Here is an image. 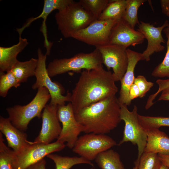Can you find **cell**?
I'll use <instances>...</instances> for the list:
<instances>
[{"instance_id": "1", "label": "cell", "mask_w": 169, "mask_h": 169, "mask_svg": "<svg viewBox=\"0 0 169 169\" xmlns=\"http://www.w3.org/2000/svg\"><path fill=\"white\" fill-rule=\"evenodd\" d=\"M113 73L103 66L83 70L71 94L74 114L94 103L114 96L118 91Z\"/></svg>"}, {"instance_id": "2", "label": "cell", "mask_w": 169, "mask_h": 169, "mask_svg": "<svg viewBox=\"0 0 169 169\" xmlns=\"http://www.w3.org/2000/svg\"><path fill=\"white\" fill-rule=\"evenodd\" d=\"M118 99L113 96L92 104L74 114L83 132L105 134L116 128L121 120Z\"/></svg>"}, {"instance_id": "3", "label": "cell", "mask_w": 169, "mask_h": 169, "mask_svg": "<svg viewBox=\"0 0 169 169\" xmlns=\"http://www.w3.org/2000/svg\"><path fill=\"white\" fill-rule=\"evenodd\" d=\"M38 89L34 97L28 104L24 105H17L6 109L12 124L21 131L27 130L30 121L34 118H41L42 110L51 99L49 93L45 87Z\"/></svg>"}, {"instance_id": "4", "label": "cell", "mask_w": 169, "mask_h": 169, "mask_svg": "<svg viewBox=\"0 0 169 169\" xmlns=\"http://www.w3.org/2000/svg\"><path fill=\"white\" fill-rule=\"evenodd\" d=\"M54 17L58 29L65 38H71L97 19L79 2H74L58 11Z\"/></svg>"}, {"instance_id": "5", "label": "cell", "mask_w": 169, "mask_h": 169, "mask_svg": "<svg viewBox=\"0 0 169 169\" xmlns=\"http://www.w3.org/2000/svg\"><path fill=\"white\" fill-rule=\"evenodd\" d=\"M102 64L101 55L95 48L90 53H79L69 58L54 59L49 63L47 69L51 78L71 71L77 72L82 69L97 68Z\"/></svg>"}, {"instance_id": "6", "label": "cell", "mask_w": 169, "mask_h": 169, "mask_svg": "<svg viewBox=\"0 0 169 169\" xmlns=\"http://www.w3.org/2000/svg\"><path fill=\"white\" fill-rule=\"evenodd\" d=\"M120 104V118L124 121L125 127L122 139L117 144L130 141L138 147V156L135 163L139 164L140 158L144 152L147 140L146 130L139 120L137 108L135 105L131 111H130L125 105Z\"/></svg>"}, {"instance_id": "7", "label": "cell", "mask_w": 169, "mask_h": 169, "mask_svg": "<svg viewBox=\"0 0 169 169\" xmlns=\"http://www.w3.org/2000/svg\"><path fill=\"white\" fill-rule=\"evenodd\" d=\"M37 54L38 63L35 75L36 80L32 86V89L35 90L40 87H45L51 96L50 105H65L66 101L70 102L71 94L68 92L66 95H63L64 90L63 87L59 83L52 81L49 76L46 65L47 55L44 54L39 48Z\"/></svg>"}, {"instance_id": "8", "label": "cell", "mask_w": 169, "mask_h": 169, "mask_svg": "<svg viewBox=\"0 0 169 169\" xmlns=\"http://www.w3.org/2000/svg\"><path fill=\"white\" fill-rule=\"evenodd\" d=\"M116 145L115 141L105 134L89 133L78 138L72 151L91 161L100 153Z\"/></svg>"}, {"instance_id": "9", "label": "cell", "mask_w": 169, "mask_h": 169, "mask_svg": "<svg viewBox=\"0 0 169 169\" xmlns=\"http://www.w3.org/2000/svg\"><path fill=\"white\" fill-rule=\"evenodd\" d=\"M65 146L64 143L56 141L48 144L33 143L18 154L14 152L13 169H26L39 161L49 154L63 150Z\"/></svg>"}, {"instance_id": "10", "label": "cell", "mask_w": 169, "mask_h": 169, "mask_svg": "<svg viewBox=\"0 0 169 169\" xmlns=\"http://www.w3.org/2000/svg\"><path fill=\"white\" fill-rule=\"evenodd\" d=\"M118 20H95L71 38L95 47L108 44L111 30Z\"/></svg>"}, {"instance_id": "11", "label": "cell", "mask_w": 169, "mask_h": 169, "mask_svg": "<svg viewBox=\"0 0 169 169\" xmlns=\"http://www.w3.org/2000/svg\"><path fill=\"white\" fill-rule=\"evenodd\" d=\"M100 52L102 63L108 70L112 68L115 82L121 80L125 74L128 64L126 48L118 45L108 44L95 47Z\"/></svg>"}, {"instance_id": "12", "label": "cell", "mask_w": 169, "mask_h": 169, "mask_svg": "<svg viewBox=\"0 0 169 169\" xmlns=\"http://www.w3.org/2000/svg\"><path fill=\"white\" fill-rule=\"evenodd\" d=\"M57 115L62 127L57 141L64 143L66 142V146L72 149L79 135L83 132V127L76 119L71 103L58 105Z\"/></svg>"}, {"instance_id": "13", "label": "cell", "mask_w": 169, "mask_h": 169, "mask_svg": "<svg viewBox=\"0 0 169 169\" xmlns=\"http://www.w3.org/2000/svg\"><path fill=\"white\" fill-rule=\"evenodd\" d=\"M58 105L47 104L42 114V126L33 143L48 144L58 138L62 127L57 115Z\"/></svg>"}, {"instance_id": "14", "label": "cell", "mask_w": 169, "mask_h": 169, "mask_svg": "<svg viewBox=\"0 0 169 169\" xmlns=\"http://www.w3.org/2000/svg\"><path fill=\"white\" fill-rule=\"evenodd\" d=\"M168 20H166L161 26L156 27L150 23L141 21L137 30L144 35L147 41V47L141 53L142 60L149 61L151 56L155 52H159L164 50L165 47L161 44L165 41L162 35V32L167 27Z\"/></svg>"}, {"instance_id": "15", "label": "cell", "mask_w": 169, "mask_h": 169, "mask_svg": "<svg viewBox=\"0 0 169 169\" xmlns=\"http://www.w3.org/2000/svg\"><path fill=\"white\" fill-rule=\"evenodd\" d=\"M145 38L143 34L132 27L122 18L112 28L109 37V44L123 47L135 46L142 44Z\"/></svg>"}, {"instance_id": "16", "label": "cell", "mask_w": 169, "mask_h": 169, "mask_svg": "<svg viewBox=\"0 0 169 169\" xmlns=\"http://www.w3.org/2000/svg\"><path fill=\"white\" fill-rule=\"evenodd\" d=\"M0 131L6 138L8 147L15 154L21 152L30 144L27 134L14 126L8 118L0 116Z\"/></svg>"}, {"instance_id": "17", "label": "cell", "mask_w": 169, "mask_h": 169, "mask_svg": "<svg viewBox=\"0 0 169 169\" xmlns=\"http://www.w3.org/2000/svg\"><path fill=\"white\" fill-rule=\"evenodd\" d=\"M126 52L128 64L126 71L120 80L121 88L118 99L120 104L129 106L131 101L129 97V90L136 78L134 74L135 69L138 61L142 60V55L141 53L129 49H126Z\"/></svg>"}, {"instance_id": "18", "label": "cell", "mask_w": 169, "mask_h": 169, "mask_svg": "<svg viewBox=\"0 0 169 169\" xmlns=\"http://www.w3.org/2000/svg\"><path fill=\"white\" fill-rule=\"evenodd\" d=\"M74 2V1L73 0H44L43 8L41 13L36 17H33L30 18L21 28L17 29L19 36H21L24 29L28 27L33 21L40 18H42L43 21L41 29L44 38V44L47 50L50 49L52 44L49 42L47 37L46 25L47 18L49 14L54 10H57L58 11L61 10Z\"/></svg>"}, {"instance_id": "19", "label": "cell", "mask_w": 169, "mask_h": 169, "mask_svg": "<svg viewBox=\"0 0 169 169\" xmlns=\"http://www.w3.org/2000/svg\"><path fill=\"white\" fill-rule=\"evenodd\" d=\"M27 39L19 37L18 42L9 47H0V74L10 70L18 61V55L26 47Z\"/></svg>"}, {"instance_id": "20", "label": "cell", "mask_w": 169, "mask_h": 169, "mask_svg": "<svg viewBox=\"0 0 169 169\" xmlns=\"http://www.w3.org/2000/svg\"><path fill=\"white\" fill-rule=\"evenodd\" d=\"M146 144L144 152L157 154H169V137L159 129L146 130Z\"/></svg>"}, {"instance_id": "21", "label": "cell", "mask_w": 169, "mask_h": 169, "mask_svg": "<svg viewBox=\"0 0 169 169\" xmlns=\"http://www.w3.org/2000/svg\"><path fill=\"white\" fill-rule=\"evenodd\" d=\"M38 59L32 58L25 61L18 60L10 70L21 83L27 81L30 77L35 76Z\"/></svg>"}, {"instance_id": "22", "label": "cell", "mask_w": 169, "mask_h": 169, "mask_svg": "<svg viewBox=\"0 0 169 169\" xmlns=\"http://www.w3.org/2000/svg\"><path fill=\"white\" fill-rule=\"evenodd\" d=\"M95 161L101 169H125L120 155L112 149L100 153Z\"/></svg>"}, {"instance_id": "23", "label": "cell", "mask_w": 169, "mask_h": 169, "mask_svg": "<svg viewBox=\"0 0 169 169\" xmlns=\"http://www.w3.org/2000/svg\"><path fill=\"white\" fill-rule=\"evenodd\" d=\"M126 4L127 0H109L107 6L98 19L118 20L122 19Z\"/></svg>"}, {"instance_id": "24", "label": "cell", "mask_w": 169, "mask_h": 169, "mask_svg": "<svg viewBox=\"0 0 169 169\" xmlns=\"http://www.w3.org/2000/svg\"><path fill=\"white\" fill-rule=\"evenodd\" d=\"M47 157L54 162L55 169H70L74 165L81 164H88L94 167L91 161L81 156H63L51 153Z\"/></svg>"}, {"instance_id": "25", "label": "cell", "mask_w": 169, "mask_h": 169, "mask_svg": "<svg viewBox=\"0 0 169 169\" xmlns=\"http://www.w3.org/2000/svg\"><path fill=\"white\" fill-rule=\"evenodd\" d=\"M146 0H127L126 8L122 19L134 28L140 22L138 17L139 8L146 2Z\"/></svg>"}, {"instance_id": "26", "label": "cell", "mask_w": 169, "mask_h": 169, "mask_svg": "<svg viewBox=\"0 0 169 169\" xmlns=\"http://www.w3.org/2000/svg\"><path fill=\"white\" fill-rule=\"evenodd\" d=\"M139 122L145 130L169 127V117L151 116L138 115Z\"/></svg>"}, {"instance_id": "27", "label": "cell", "mask_w": 169, "mask_h": 169, "mask_svg": "<svg viewBox=\"0 0 169 169\" xmlns=\"http://www.w3.org/2000/svg\"><path fill=\"white\" fill-rule=\"evenodd\" d=\"M163 31L167 38L166 53L163 61L155 68L151 74L156 77L169 79V28L166 27Z\"/></svg>"}, {"instance_id": "28", "label": "cell", "mask_w": 169, "mask_h": 169, "mask_svg": "<svg viewBox=\"0 0 169 169\" xmlns=\"http://www.w3.org/2000/svg\"><path fill=\"white\" fill-rule=\"evenodd\" d=\"M109 1V0H79V2L84 9L98 19Z\"/></svg>"}, {"instance_id": "29", "label": "cell", "mask_w": 169, "mask_h": 169, "mask_svg": "<svg viewBox=\"0 0 169 169\" xmlns=\"http://www.w3.org/2000/svg\"><path fill=\"white\" fill-rule=\"evenodd\" d=\"M4 141L2 134L0 132V169H13L14 151L6 146Z\"/></svg>"}, {"instance_id": "30", "label": "cell", "mask_w": 169, "mask_h": 169, "mask_svg": "<svg viewBox=\"0 0 169 169\" xmlns=\"http://www.w3.org/2000/svg\"><path fill=\"white\" fill-rule=\"evenodd\" d=\"M20 83L11 70L0 75V95L5 97L9 90L12 87L17 88L19 87Z\"/></svg>"}, {"instance_id": "31", "label": "cell", "mask_w": 169, "mask_h": 169, "mask_svg": "<svg viewBox=\"0 0 169 169\" xmlns=\"http://www.w3.org/2000/svg\"><path fill=\"white\" fill-rule=\"evenodd\" d=\"M161 163L158 154L144 152L140 158L138 169H159Z\"/></svg>"}, {"instance_id": "32", "label": "cell", "mask_w": 169, "mask_h": 169, "mask_svg": "<svg viewBox=\"0 0 169 169\" xmlns=\"http://www.w3.org/2000/svg\"><path fill=\"white\" fill-rule=\"evenodd\" d=\"M134 83L138 87L139 91V98L144 97L154 85L153 83L148 81L143 75H139L135 78Z\"/></svg>"}, {"instance_id": "33", "label": "cell", "mask_w": 169, "mask_h": 169, "mask_svg": "<svg viewBox=\"0 0 169 169\" xmlns=\"http://www.w3.org/2000/svg\"><path fill=\"white\" fill-rule=\"evenodd\" d=\"M156 82L158 85L159 88L155 93L150 95L148 99L146 105L149 107H151L154 104L153 101L158 94L165 89L169 87V79H158Z\"/></svg>"}, {"instance_id": "34", "label": "cell", "mask_w": 169, "mask_h": 169, "mask_svg": "<svg viewBox=\"0 0 169 169\" xmlns=\"http://www.w3.org/2000/svg\"><path fill=\"white\" fill-rule=\"evenodd\" d=\"M129 97L131 101L138 97H139L140 91L137 85L134 83L131 87L129 90Z\"/></svg>"}, {"instance_id": "35", "label": "cell", "mask_w": 169, "mask_h": 169, "mask_svg": "<svg viewBox=\"0 0 169 169\" xmlns=\"http://www.w3.org/2000/svg\"><path fill=\"white\" fill-rule=\"evenodd\" d=\"M160 3L162 13L169 18V0H161Z\"/></svg>"}, {"instance_id": "36", "label": "cell", "mask_w": 169, "mask_h": 169, "mask_svg": "<svg viewBox=\"0 0 169 169\" xmlns=\"http://www.w3.org/2000/svg\"><path fill=\"white\" fill-rule=\"evenodd\" d=\"M46 161L44 158L39 161L29 166L26 169H46Z\"/></svg>"}, {"instance_id": "37", "label": "cell", "mask_w": 169, "mask_h": 169, "mask_svg": "<svg viewBox=\"0 0 169 169\" xmlns=\"http://www.w3.org/2000/svg\"><path fill=\"white\" fill-rule=\"evenodd\" d=\"M159 158L161 163L169 168V154H158Z\"/></svg>"}, {"instance_id": "38", "label": "cell", "mask_w": 169, "mask_h": 169, "mask_svg": "<svg viewBox=\"0 0 169 169\" xmlns=\"http://www.w3.org/2000/svg\"><path fill=\"white\" fill-rule=\"evenodd\" d=\"M169 101V87L161 91V95L158 101Z\"/></svg>"}, {"instance_id": "39", "label": "cell", "mask_w": 169, "mask_h": 169, "mask_svg": "<svg viewBox=\"0 0 169 169\" xmlns=\"http://www.w3.org/2000/svg\"><path fill=\"white\" fill-rule=\"evenodd\" d=\"M159 169H169V168L161 163Z\"/></svg>"}, {"instance_id": "40", "label": "cell", "mask_w": 169, "mask_h": 169, "mask_svg": "<svg viewBox=\"0 0 169 169\" xmlns=\"http://www.w3.org/2000/svg\"><path fill=\"white\" fill-rule=\"evenodd\" d=\"M138 164L135 163V166L133 167L132 169H138Z\"/></svg>"}, {"instance_id": "41", "label": "cell", "mask_w": 169, "mask_h": 169, "mask_svg": "<svg viewBox=\"0 0 169 169\" xmlns=\"http://www.w3.org/2000/svg\"><path fill=\"white\" fill-rule=\"evenodd\" d=\"M90 169H95L94 168V167H92Z\"/></svg>"}, {"instance_id": "42", "label": "cell", "mask_w": 169, "mask_h": 169, "mask_svg": "<svg viewBox=\"0 0 169 169\" xmlns=\"http://www.w3.org/2000/svg\"><path fill=\"white\" fill-rule=\"evenodd\" d=\"M167 27H168L169 28V23Z\"/></svg>"}]
</instances>
